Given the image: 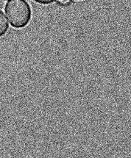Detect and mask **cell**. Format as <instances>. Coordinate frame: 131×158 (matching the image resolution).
<instances>
[{
	"label": "cell",
	"mask_w": 131,
	"mask_h": 158,
	"mask_svg": "<svg viewBox=\"0 0 131 158\" xmlns=\"http://www.w3.org/2000/svg\"><path fill=\"white\" fill-rule=\"evenodd\" d=\"M5 1H8V0H5Z\"/></svg>",
	"instance_id": "obj_6"
},
{
	"label": "cell",
	"mask_w": 131,
	"mask_h": 158,
	"mask_svg": "<svg viewBox=\"0 0 131 158\" xmlns=\"http://www.w3.org/2000/svg\"><path fill=\"white\" fill-rule=\"evenodd\" d=\"M9 30V24L6 16L2 11L0 10V38L7 33Z\"/></svg>",
	"instance_id": "obj_2"
},
{
	"label": "cell",
	"mask_w": 131,
	"mask_h": 158,
	"mask_svg": "<svg viewBox=\"0 0 131 158\" xmlns=\"http://www.w3.org/2000/svg\"><path fill=\"white\" fill-rule=\"evenodd\" d=\"M10 24L16 29L27 26L32 18V10L27 0H11L5 7Z\"/></svg>",
	"instance_id": "obj_1"
},
{
	"label": "cell",
	"mask_w": 131,
	"mask_h": 158,
	"mask_svg": "<svg viewBox=\"0 0 131 158\" xmlns=\"http://www.w3.org/2000/svg\"><path fill=\"white\" fill-rule=\"evenodd\" d=\"M59 2L61 4V5H67V4H69L70 2V0H58Z\"/></svg>",
	"instance_id": "obj_4"
},
{
	"label": "cell",
	"mask_w": 131,
	"mask_h": 158,
	"mask_svg": "<svg viewBox=\"0 0 131 158\" xmlns=\"http://www.w3.org/2000/svg\"><path fill=\"white\" fill-rule=\"evenodd\" d=\"M32 1L35 2L40 4V5H51L56 2L57 0H32Z\"/></svg>",
	"instance_id": "obj_3"
},
{
	"label": "cell",
	"mask_w": 131,
	"mask_h": 158,
	"mask_svg": "<svg viewBox=\"0 0 131 158\" xmlns=\"http://www.w3.org/2000/svg\"><path fill=\"white\" fill-rule=\"evenodd\" d=\"M78 1H83V0H78Z\"/></svg>",
	"instance_id": "obj_5"
}]
</instances>
